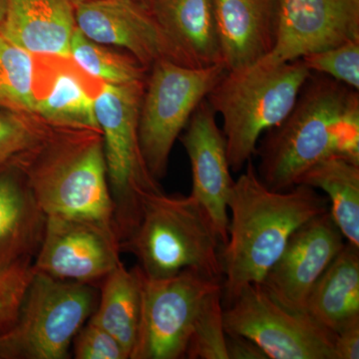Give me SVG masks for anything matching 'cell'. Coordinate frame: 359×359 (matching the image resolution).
<instances>
[{"label": "cell", "instance_id": "ffe728a7", "mask_svg": "<svg viewBox=\"0 0 359 359\" xmlns=\"http://www.w3.org/2000/svg\"><path fill=\"white\" fill-rule=\"evenodd\" d=\"M165 32L199 66L223 65L214 0H151Z\"/></svg>", "mask_w": 359, "mask_h": 359}, {"label": "cell", "instance_id": "ac0fdd59", "mask_svg": "<svg viewBox=\"0 0 359 359\" xmlns=\"http://www.w3.org/2000/svg\"><path fill=\"white\" fill-rule=\"evenodd\" d=\"M46 215L18 168L0 171V271L34 259L43 238Z\"/></svg>", "mask_w": 359, "mask_h": 359}, {"label": "cell", "instance_id": "f546056e", "mask_svg": "<svg viewBox=\"0 0 359 359\" xmlns=\"http://www.w3.org/2000/svg\"><path fill=\"white\" fill-rule=\"evenodd\" d=\"M71 349L76 359H129L112 334L89 320L78 332Z\"/></svg>", "mask_w": 359, "mask_h": 359}, {"label": "cell", "instance_id": "8992f818", "mask_svg": "<svg viewBox=\"0 0 359 359\" xmlns=\"http://www.w3.org/2000/svg\"><path fill=\"white\" fill-rule=\"evenodd\" d=\"M144 82L104 83L95 98L114 224L121 244L139 223L143 198L162 192L149 172L139 143L138 125Z\"/></svg>", "mask_w": 359, "mask_h": 359}, {"label": "cell", "instance_id": "1f68e13d", "mask_svg": "<svg viewBox=\"0 0 359 359\" xmlns=\"http://www.w3.org/2000/svg\"><path fill=\"white\" fill-rule=\"evenodd\" d=\"M229 359H268L259 346L244 337L226 334Z\"/></svg>", "mask_w": 359, "mask_h": 359}, {"label": "cell", "instance_id": "d6986e66", "mask_svg": "<svg viewBox=\"0 0 359 359\" xmlns=\"http://www.w3.org/2000/svg\"><path fill=\"white\" fill-rule=\"evenodd\" d=\"M306 313L320 327L337 334L359 318V247L346 242L306 299Z\"/></svg>", "mask_w": 359, "mask_h": 359}, {"label": "cell", "instance_id": "f1b7e54d", "mask_svg": "<svg viewBox=\"0 0 359 359\" xmlns=\"http://www.w3.org/2000/svg\"><path fill=\"white\" fill-rule=\"evenodd\" d=\"M33 259H23L0 271V334L13 327L34 271Z\"/></svg>", "mask_w": 359, "mask_h": 359}, {"label": "cell", "instance_id": "9a60e30c", "mask_svg": "<svg viewBox=\"0 0 359 359\" xmlns=\"http://www.w3.org/2000/svg\"><path fill=\"white\" fill-rule=\"evenodd\" d=\"M185 129L181 140L192 168L191 195L207 212L224 245L228 241V202L235 181L223 131L207 99L198 106Z\"/></svg>", "mask_w": 359, "mask_h": 359}, {"label": "cell", "instance_id": "484cf974", "mask_svg": "<svg viewBox=\"0 0 359 359\" xmlns=\"http://www.w3.org/2000/svg\"><path fill=\"white\" fill-rule=\"evenodd\" d=\"M50 136L32 115L0 109V171L20 169Z\"/></svg>", "mask_w": 359, "mask_h": 359}, {"label": "cell", "instance_id": "e0dca14e", "mask_svg": "<svg viewBox=\"0 0 359 359\" xmlns=\"http://www.w3.org/2000/svg\"><path fill=\"white\" fill-rule=\"evenodd\" d=\"M74 11L69 0H6L0 34L29 53L68 58Z\"/></svg>", "mask_w": 359, "mask_h": 359}, {"label": "cell", "instance_id": "ba28073f", "mask_svg": "<svg viewBox=\"0 0 359 359\" xmlns=\"http://www.w3.org/2000/svg\"><path fill=\"white\" fill-rule=\"evenodd\" d=\"M139 114V143L156 180L167 172L175 142L224 73V65L187 66L168 59L151 66Z\"/></svg>", "mask_w": 359, "mask_h": 359}, {"label": "cell", "instance_id": "7402d4cb", "mask_svg": "<svg viewBox=\"0 0 359 359\" xmlns=\"http://www.w3.org/2000/svg\"><path fill=\"white\" fill-rule=\"evenodd\" d=\"M297 185L327 194L335 224L346 242L359 247V163L344 157L327 158L302 175Z\"/></svg>", "mask_w": 359, "mask_h": 359}, {"label": "cell", "instance_id": "7a4b0ae2", "mask_svg": "<svg viewBox=\"0 0 359 359\" xmlns=\"http://www.w3.org/2000/svg\"><path fill=\"white\" fill-rule=\"evenodd\" d=\"M266 133L257 149V172L275 191L297 186L302 175L327 158L359 163L358 91L311 73L289 115Z\"/></svg>", "mask_w": 359, "mask_h": 359}, {"label": "cell", "instance_id": "277c9868", "mask_svg": "<svg viewBox=\"0 0 359 359\" xmlns=\"http://www.w3.org/2000/svg\"><path fill=\"white\" fill-rule=\"evenodd\" d=\"M223 245L207 212L192 195L151 193L143 198L139 223L121 244L149 278L195 269L223 280Z\"/></svg>", "mask_w": 359, "mask_h": 359}, {"label": "cell", "instance_id": "5b68a950", "mask_svg": "<svg viewBox=\"0 0 359 359\" xmlns=\"http://www.w3.org/2000/svg\"><path fill=\"white\" fill-rule=\"evenodd\" d=\"M311 75L302 59L226 70L205 99L223 118L231 171L240 172L257 154L262 135L289 115Z\"/></svg>", "mask_w": 359, "mask_h": 359}, {"label": "cell", "instance_id": "d6a6232c", "mask_svg": "<svg viewBox=\"0 0 359 359\" xmlns=\"http://www.w3.org/2000/svg\"><path fill=\"white\" fill-rule=\"evenodd\" d=\"M6 15V0H0V32H1L2 26L4 25Z\"/></svg>", "mask_w": 359, "mask_h": 359}, {"label": "cell", "instance_id": "4316f807", "mask_svg": "<svg viewBox=\"0 0 359 359\" xmlns=\"http://www.w3.org/2000/svg\"><path fill=\"white\" fill-rule=\"evenodd\" d=\"M222 302L223 289L205 299L194 325L186 358L229 359Z\"/></svg>", "mask_w": 359, "mask_h": 359}, {"label": "cell", "instance_id": "836d02e7", "mask_svg": "<svg viewBox=\"0 0 359 359\" xmlns=\"http://www.w3.org/2000/svg\"><path fill=\"white\" fill-rule=\"evenodd\" d=\"M69 1L75 7L78 6V4H81V2L87 1V0H69ZM139 1H143V0H139Z\"/></svg>", "mask_w": 359, "mask_h": 359}, {"label": "cell", "instance_id": "44dd1931", "mask_svg": "<svg viewBox=\"0 0 359 359\" xmlns=\"http://www.w3.org/2000/svg\"><path fill=\"white\" fill-rule=\"evenodd\" d=\"M98 302L89 321L112 334L131 356L140 325L142 273L121 263L100 283Z\"/></svg>", "mask_w": 359, "mask_h": 359}, {"label": "cell", "instance_id": "6da1fadb", "mask_svg": "<svg viewBox=\"0 0 359 359\" xmlns=\"http://www.w3.org/2000/svg\"><path fill=\"white\" fill-rule=\"evenodd\" d=\"M228 209V241L221 252L226 306L245 285H261L292 233L309 219L330 211V203L306 185L285 191L269 188L249 161L233 183Z\"/></svg>", "mask_w": 359, "mask_h": 359}, {"label": "cell", "instance_id": "5bb4252c", "mask_svg": "<svg viewBox=\"0 0 359 359\" xmlns=\"http://www.w3.org/2000/svg\"><path fill=\"white\" fill-rule=\"evenodd\" d=\"M346 238L330 211L299 226L261 283L273 299L292 311L306 313L309 292Z\"/></svg>", "mask_w": 359, "mask_h": 359}, {"label": "cell", "instance_id": "cb8c5ba5", "mask_svg": "<svg viewBox=\"0 0 359 359\" xmlns=\"http://www.w3.org/2000/svg\"><path fill=\"white\" fill-rule=\"evenodd\" d=\"M32 54L0 34V109L35 114Z\"/></svg>", "mask_w": 359, "mask_h": 359}, {"label": "cell", "instance_id": "4dcf8cb0", "mask_svg": "<svg viewBox=\"0 0 359 359\" xmlns=\"http://www.w3.org/2000/svg\"><path fill=\"white\" fill-rule=\"evenodd\" d=\"M335 359L359 358V318L347 323L335 334Z\"/></svg>", "mask_w": 359, "mask_h": 359}, {"label": "cell", "instance_id": "83f0119b", "mask_svg": "<svg viewBox=\"0 0 359 359\" xmlns=\"http://www.w3.org/2000/svg\"><path fill=\"white\" fill-rule=\"evenodd\" d=\"M301 59L311 73L325 75L359 91V40L313 52Z\"/></svg>", "mask_w": 359, "mask_h": 359}, {"label": "cell", "instance_id": "7c38bea8", "mask_svg": "<svg viewBox=\"0 0 359 359\" xmlns=\"http://www.w3.org/2000/svg\"><path fill=\"white\" fill-rule=\"evenodd\" d=\"M75 25L102 45L126 49L144 68L168 59L199 66L165 32L150 8L139 0H87L75 6Z\"/></svg>", "mask_w": 359, "mask_h": 359}, {"label": "cell", "instance_id": "4fadbf2b", "mask_svg": "<svg viewBox=\"0 0 359 359\" xmlns=\"http://www.w3.org/2000/svg\"><path fill=\"white\" fill-rule=\"evenodd\" d=\"M353 40H359V0H278L275 46L259 62H292Z\"/></svg>", "mask_w": 359, "mask_h": 359}, {"label": "cell", "instance_id": "52a82bcc", "mask_svg": "<svg viewBox=\"0 0 359 359\" xmlns=\"http://www.w3.org/2000/svg\"><path fill=\"white\" fill-rule=\"evenodd\" d=\"M89 283L34 273L13 327L0 334V359H68L98 302Z\"/></svg>", "mask_w": 359, "mask_h": 359}, {"label": "cell", "instance_id": "2e32d148", "mask_svg": "<svg viewBox=\"0 0 359 359\" xmlns=\"http://www.w3.org/2000/svg\"><path fill=\"white\" fill-rule=\"evenodd\" d=\"M278 0H214L222 61L228 71L266 57L276 43Z\"/></svg>", "mask_w": 359, "mask_h": 359}, {"label": "cell", "instance_id": "9c48e42d", "mask_svg": "<svg viewBox=\"0 0 359 359\" xmlns=\"http://www.w3.org/2000/svg\"><path fill=\"white\" fill-rule=\"evenodd\" d=\"M221 289L222 280L195 269L165 278L142 273L140 325L130 359L186 358L205 299Z\"/></svg>", "mask_w": 359, "mask_h": 359}, {"label": "cell", "instance_id": "3957f363", "mask_svg": "<svg viewBox=\"0 0 359 359\" xmlns=\"http://www.w3.org/2000/svg\"><path fill=\"white\" fill-rule=\"evenodd\" d=\"M20 170L46 216L87 219L115 228L99 132L51 134Z\"/></svg>", "mask_w": 359, "mask_h": 359}, {"label": "cell", "instance_id": "603a6c76", "mask_svg": "<svg viewBox=\"0 0 359 359\" xmlns=\"http://www.w3.org/2000/svg\"><path fill=\"white\" fill-rule=\"evenodd\" d=\"M95 98L73 73H57L50 89L37 97L35 114L52 126L74 131L99 132Z\"/></svg>", "mask_w": 359, "mask_h": 359}, {"label": "cell", "instance_id": "d4e9b609", "mask_svg": "<svg viewBox=\"0 0 359 359\" xmlns=\"http://www.w3.org/2000/svg\"><path fill=\"white\" fill-rule=\"evenodd\" d=\"M70 57L90 76L108 84L143 82L146 68L136 60L106 48L85 36L75 26L70 39Z\"/></svg>", "mask_w": 359, "mask_h": 359}, {"label": "cell", "instance_id": "8fae6325", "mask_svg": "<svg viewBox=\"0 0 359 359\" xmlns=\"http://www.w3.org/2000/svg\"><path fill=\"white\" fill-rule=\"evenodd\" d=\"M114 226L87 219L46 216L33 271L57 280L101 283L122 263Z\"/></svg>", "mask_w": 359, "mask_h": 359}, {"label": "cell", "instance_id": "30bf717a", "mask_svg": "<svg viewBox=\"0 0 359 359\" xmlns=\"http://www.w3.org/2000/svg\"><path fill=\"white\" fill-rule=\"evenodd\" d=\"M223 318L226 334L250 339L268 359H335V334L283 306L259 283L245 285Z\"/></svg>", "mask_w": 359, "mask_h": 359}]
</instances>
